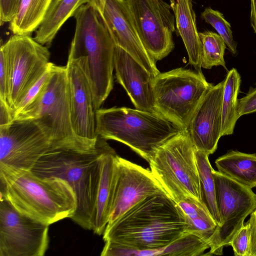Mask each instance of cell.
Wrapping results in <instances>:
<instances>
[{
  "label": "cell",
  "mask_w": 256,
  "mask_h": 256,
  "mask_svg": "<svg viewBox=\"0 0 256 256\" xmlns=\"http://www.w3.org/2000/svg\"><path fill=\"white\" fill-rule=\"evenodd\" d=\"M248 222L250 233L248 256H256V209L250 214Z\"/></svg>",
  "instance_id": "836d02e7"
},
{
  "label": "cell",
  "mask_w": 256,
  "mask_h": 256,
  "mask_svg": "<svg viewBox=\"0 0 256 256\" xmlns=\"http://www.w3.org/2000/svg\"><path fill=\"white\" fill-rule=\"evenodd\" d=\"M139 38L156 62L174 49L175 17L164 0H124Z\"/></svg>",
  "instance_id": "4fadbf2b"
},
{
  "label": "cell",
  "mask_w": 256,
  "mask_h": 256,
  "mask_svg": "<svg viewBox=\"0 0 256 256\" xmlns=\"http://www.w3.org/2000/svg\"><path fill=\"white\" fill-rule=\"evenodd\" d=\"M0 102L4 103L11 110L8 64L6 56L2 50H0Z\"/></svg>",
  "instance_id": "f546056e"
},
{
  "label": "cell",
  "mask_w": 256,
  "mask_h": 256,
  "mask_svg": "<svg viewBox=\"0 0 256 256\" xmlns=\"http://www.w3.org/2000/svg\"><path fill=\"white\" fill-rule=\"evenodd\" d=\"M212 86L202 70L179 68L154 76L152 87L157 112L186 130L201 100Z\"/></svg>",
  "instance_id": "52a82bcc"
},
{
  "label": "cell",
  "mask_w": 256,
  "mask_h": 256,
  "mask_svg": "<svg viewBox=\"0 0 256 256\" xmlns=\"http://www.w3.org/2000/svg\"><path fill=\"white\" fill-rule=\"evenodd\" d=\"M210 248L208 242L197 235L187 232L168 246L151 250V256H198Z\"/></svg>",
  "instance_id": "484cf974"
},
{
  "label": "cell",
  "mask_w": 256,
  "mask_h": 256,
  "mask_svg": "<svg viewBox=\"0 0 256 256\" xmlns=\"http://www.w3.org/2000/svg\"><path fill=\"white\" fill-rule=\"evenodd\" d=\"M0 196L20 212L50 225L71 218L76 208L75 193L65 180L38 176L31 170L0 166Z\"/></svg>",
  "instance_id": "3957f363"
},
{
  "label": "cell",
  "mask_w": 256,
  "mask_h": 256,
  "mask_svg": "<svg viewBox=\"0 0 256 256\" xmlns=\"http://www.w3.org/2000/svg\"><path fill=\"white\" fill-rule=\"evenodd\" d=\"M109 146L106 140L98 136L93 146L52 150L40 158L30 170L38 176L58 177L70 184L76 200V208L70 218L84 229L92 228L100 158Z\"/></svg>",
  "instance_id": "7a4b0ae2"
},
{
  "label": "cell",
  "mask_w": 256,
  "mask_h": 256,
  "mask_svg": "<svg viewBox=\"0 0 256 256\" xmlns=\"http://www.w3.org/2000/svg\"><path fill=\"white\" fill-rule=\"evenodd\" d=\"M72 127L76 136L90 144L98 140L96 112L90 80L78 59L66 65Z\"/></svg>",
  "instance_id": "2e32d148"
},
{
  "label": "cell",
  "mask_w": 256,
  "mask_h": 256,
  "mask_svg": "<svg viewBox=\"0 0 256 256\" xmlns=\"http://www.w3.org/2000/svg\"><path fill=\"white\" fill-rule=\"evenodd\" d=\"M89 0H52L45 16L36 30L34 39L46 46L52 42L64 22Z\"/></svg>",
  "instance_id": "44dd1931"
},
{
  "label": "cell",
  "mask_w": 256,
  "mask_h": 256,
  "mask_svg": "<svg viewBox=\"0 0 256 256\" xmlns=\"http://www.w3.org/2000/svg\"><path fill=\"white\" fill-rule=\"evenodd\" d=\"M52 0H20L17 12L10 22L14 34L30 35L42 22Z\"/></svg>",
  "instance_id": "603a6c76"
},
{
  "label": "cell",
  "mask_w": 256,
  "mask_h": 256,
  "mask_svg": "<svg viewBox=\"0 0 256 256\" xmlns=\"http://www.w3.org/2000/svg\"><path fill=\"white\" fill-rule=\"evenodd\" d=\"M218 171L251 188L256 187V154L230 150L215 161Z\"/></svg>",
  "instance_id": "7402d4cb"
},
{
  "label": "cell",
  "mask_w": 256,
  "mask_h": 256,
  "mask_svg": "<svg viewBox=\"0 0 256 256\" xmlns=\"http://www.w3.org/2000/svg\"><path fill=\"white\" fill-rule=\"evenodd\" d=\"M68 58L78 59L90 80L97 110L113 88L116 44L104 22L88 3L75 12Z\"/></svg>",
  "instance_id": "277c9868"
},
{
  "label": "cell",
  "mask_w": 256,
  "mask_h": 256,
  "mask_svg": "<svg viewBox=\"0 0 256 256\" xmlns=\"http://www.w3.org/2000/svg\"><path fill=\"white\" fill-rule=\"evenodd\" d=\"M36 118L50 130L55 149L92 146L75 134L72 124L66 66L52 64V75L39 98L14 120Z\"/></svg>",
  "instance_id": "ba28073f"
},
{
  "label": "cell",
  "mask_w": 256,
  "mask_h": 256,
  "mask_svg": "<svg viewBox=\"0 0 256 256\" xmlns=\"http://www.w3.org/2000/svg\"><path fill=\"white\" fill-rule=\"evenodd\" d=\"M0 50L8 64L12 115L26 92L48 69L50 52L48 46L30 35L14 34L1 46Z\"/></svg>",
  "instance_id": "8fae6325"
},
{
  "label": "cell",
  "mask_w": 256,
  "mask_h": 256,
  "mask_svg": "<svg viewBox=\"0 0 256 256\" xmlns=\"http://www.w3.org/2000/svg\"><path fill=\"white\" fill-rule=\"evenodd\" d=\"M109 30L116 46L125 50L151 74L160 72L144 47L124 0H89Z\"/></svg>",
  "instance_id": "9a60e30c"
},
{
  "label": "cell",
  "mask_w": 256,
  "mask_h": 256,
  "mask_svg": "<svg viewBox=\"0 0 256 256\" xmlns=\"http://www.w3.org/2000/svg\"><path fill=\"white\" fill-rule=\"evenodd\" d=\"M224 84V80L208 90L186 129L195 148L208 155L216 152L222 136Z\"/></svg>",
  "instance_id": "e0dca14e"
},
{
  "label": "cell",
  "mask_w": 256,
  "mask_h": 256,
  "mask_svg": "<svg viewBox=\"0 0 256 256\" xmlns=\"http://www.w3.org/2000/svg\"><path fill=\"white\" fill-rule=\"evenodd\" d=\"M216 204L220 224L208 240L210 252L204 255H222L236 233L244 224L248 215L256 209V194L244 186L214 171Z\"/></svg>",
  "instance_id": "30bf717a"
},
{
  "label": "cell",
  "mask_w": 256,
  "mask_h": 256,
  "mask_svg": "<svg viewBox=\"0 0 256 256\" xmlns=\"http://www.w3.org/2000/svg\"><path fill=\"white\" fill-rule=\"evenodd\" d=\"M114 68L118 82L124 88L136 109L157 113L152 82L154 76L130 54L116 46Z\"/></svg>",
  "instance_id": "ac0fdd59"
},
{
  "label": "cell",
  "mask_w": 256,
  "mask_h": 256,
  "mask_svg": "<svg viewBox=\"0 0 256 256\" xmlns=\"http://www.w3.org/2000/svg\"><path fill=\"white\" fill-rule=\"evenodd\" d=\"M52 64L41 78L30 88L16 106L13 113L14 118L24 111L41 96L46 88L52 75Z\"/></svg>",
  "instance_id": "f1b7e54d"
},
{
  "label": "cell",
  "mask_w": 256,
  "mask_h": 256,
  "mask_svg": "<svg viewBox=\"0 0 256 256\" xmlns=\"http://www.w3.org/2000/svg\"><path fill=\"white\" fill-rule=\"evenodd\" d=\"M241 83L240 76L234 68H232L224 80L222 102L221 136L234 134L236 122L240 118L237 111L238 96Z\"/></svg>",
  "instance_id": "cb8c5ba5"
},
{
  "label": "cell",
  "mask_w": 256,
  "mask_h": 256,
  "mask_svg": "<svg viewBox=\"0 0 256 256\" xmlns=\"http://www.w3.org/2000/svg\"><path fill=\"white\" fill-rule=\"evenodd\" d=\"M202 42V68L210 69L214 66H221L226 68L224 54L226 44L218 34L205 31L199 32Z\"/></svg>",
  "instance_id": "4316f807"
},
{
  "label": "cell",
  "mask_w": 256,
  "mask_h": 256,
  "mask_svg": "<svg viewBox=\"0 0 256 256\" xmlns=\"http://www.w3.org/2000/svg\"><path fill=\"white\" fill-rule=\"evenodd\" d=\"M250 22L251 26L256 34V0H250Z\"/></svg>",
  "instance_id": "d590c367"
},
{
  "label": "cell",
  "mask_w": 256,
  "mask_h": 256,
  "mask_svg": "<svg viewBox=\"0 0 256 256\" xmlns=\"http://www.w3.org/2000/svg\"><path fill=\"white\" fill-rule=\"evenodd\" d=\"M13 120L10 110L0 102V126L10 124Z\"/></svg>",
  "instance_id": "e575fe53"
},
{
  "label": "cell",
  "mask_w": 256,
  "mask_h": 256,
  "mask_svg": "<svg viewBox=\"0 0 256 256\" xmlns=\"http://www.w3.org/2000/svg\"><path fill=\"white\" fill-rule=\"evenodd\" d=\"M185 216L167 194L153 195L132 207L103 234L104 242L130 248L157 250L188 232Z\"/></svg>",
  "instance_id": "6da1fadb"
},
{
  "label": "cell",
  "mask_w": 256,
  "mask_h": 256,
  "mask_svg": "<svg viewBox=\"0 0 256 256\" xmlns=\"http://www.w3.org/2000/svg\"><path fill=\"white\" fill-rule=\"evenodd\" d=\"M181 130L157 113L125 107L96 112L98 136L124 144L148 162L161 145Z\"/></svg>",
  "instance_id": "5b68a950"
},
{
  "label": "cell",
  "mask_w": 256,
  "mask_h": 256,
  "mask_svg": "<svg viewBox=\"0 0 256 256\" xmlns=\"http://www.w3.org/2000/svg\"><path fill=\"white\" fill-rule=\"evenodd\" d=\"M54 150L50 129L38 119L13 120L0 126V166L30 170Z\"/></svg>",
  "instance_id": "9c48e42d"
},
{
  "label": "cell",
  "mask_w": 256,
  "mask_h": 256,
  "mask_svg": "<svg viewBox=\"0 0 256 256\" xmlns=\"http://www.w3.org/2000/svg\"><path fill=\"white\" fill-rule=\"evenodd\" d=\"M19 5V0H0L1 25L11 22L17 12Z\"/></svg>",
  "instance_id": "d6a6232c"
},
{
  "label": "cell",
  "mask_w": 256,
  "mask_h": 256,
  "mask_svg": "<svg viewBox=\"0 0 256 256\" xmlns=\"http://www.w3.org/2000/svg\"><path fill=\"white\" fill-rule=\"evenodd\" d=\"M176 28L188 54L189 62L196 70L202 68V42L196 26L192 0H170Z\"/></svg>",
  "instance_id": "ffe728a7"
},
{
  "label": "cell",
  "mask_w": 256,
  "mask_h": 256,
  "mask_svg": "<svg viewBox=\"0 0 256 256\" xmlns=\"http://www.w3.org/2000/svg\"><path fill=\"white\" fill-rule=\"evenodd\" d=\"M237 111L239 117L256 112V86L250 87L246 94L238 99Z\"/></svg>",
  "instance_id": "1f68e13d"
},
{
  "label": "cell",
  "mask_w": 256,
  "mask_h": 256,
  "mask_svg": "<svg viewBox=\"0 0 256 256\" xmlns=\"http://www.w3.org/2000/svg\"><path fill=\"white\" fill-rule=\"evenodd\" d=\"M148 163L155 178L176 203L188 198L202 202L196 148L186 130L161 145Z\"/></svg>",
  "instance_id": "8992f818"
},
{
  "label": "cell",
  "mask_w": 256,
  "mask_h": 256,
  "mask_svg": "<svg viewBox=\"0 0 256 256\" xmlns=\"http://www.w3.org/2000/svg\"><path fill=\"white\" fill-rule=\"evenodd\" d=\"M48 228L0 196V256H44L49 243Z\"/></svg>",
  "instance_id": "7c38bea8"
},
{
  "label": "cell",
  "mask_w": 256,
  "mask_h": 256,
  "mask_svg": "<svg viewBox=\"0 0 256 256\" xmlns=\"http://www.w3.org/2000/svg\"><path fill=\"white\" fill-rule=\"evenodd\" d=\"M202 18L210 24L223 38L228 50L234 55L237 54L236 44L234 40L230 24L224 18L222 13L210 8H206Z\"/></svg>",
  "instance_id": "83f0119b"
},
{
  "label": "cell",
  "mask_w": 256,
  "mask_h": 256,
  "mask_svg": "<svg viewBox=\"0 0 256 256\" xmlns=\"http://www.w3.org/2000/svg\"><path fill=\"white\" fill-rule=\"evenodd\" d=\"M162 194H167L150 170L119 156L106 226L144 198Z\"/></svg>",
  "instance_id": "5bb4252c"
},
{
  "label": "cell",
  "mask_w": 256,
  "mask_h": 256,
  "mask_svg": "<svg viewBox=\"0 0 256 256\" xmlns=\"http://www.w3.org/2000/svg\"><path fill=\"white\" fill-rule=\"evenodd\" d=\"M250 236V226L247 222L236 233L230 242L234 256H248Z\"/></svg>",
  "instance_id": "4dcf8cb0"
},
{
  "label": "cell",
  "mask_w": 256,
  "mask_h": 256,
  "mask_svg": "<svg viewBox=\"0 0 256 256\" xmlns=\"http://www.w3.org/2000/svg\"><path fill=\"white\" fill-rule=\"evenodd\" d=\"M208 156L207 154L196 149L202 202L218 226L221 222L216 204L214 170L210 162Z\"/></svg>",
  "instance_id": "d4e9b609"
},
{
  "label": "cell",
  "mask_w": 256,
  "mask_h": 256,
  "mask_svg": "<svg viewBox=\"0 0 256 256\" xmlns=\"http://www.w3.org/2000/svg\"><path fill=\"white\" fill-rule=\"evenodd\" d=\"M119 156L110 146L100 158V172L92 220L94 233L103 234L108 222L110 202Z\"/></svg>",
  "instance_id": "d6986e66"
}]
</instances>
